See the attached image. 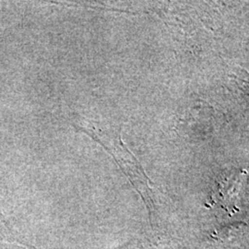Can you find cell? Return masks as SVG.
I'll return each mask as SVG.
<instances>
[{
  "instance_id": "2",
  "label": "cell",
  "mask_w": 249,
  "mask_h": 249,
  "mask_svg": "<svg viewBox=\"0 0 249 249\" xmlns=\"http://www.w3.org/2000/svg\"><path fill=\"white\" fill-rule=\"evenodd\" d=\"M248 175L247 170H240L221 179L211 196L212 206L221 207L230 216L238 213L241 193L246 185Z\"/></svg>"
},
{
  "instance_id": "1",
  "label": "cell",
  "mask_w": 249,
  "mask_h": 249,
  "mask_svg": "<svg viewBox=\"0 0 249 249\" xmlns=\"http://www.w3.org/2000/svg\"><path fill=\"white\" fill-rule=\"evenodd\" d=\"M75 127L81 131L88 134L97 142L107 149L110 154L116 159L117 163L123 169L124 174L130 179L134 187L138 189L140 194L143 196L148 206H152L151 196V188L149 186V180L143 172L139 161L132 155V153L124 147L121 141L119 132H113L105 130L95 123L87 121L83 124H73Z\"/></svg>"
}]
</instances>
